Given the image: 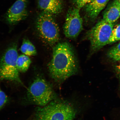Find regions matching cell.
Wrapping results in <instances>:
<instances>
[{
    "instance_id": "5b68a950",
    "label": "cell",
    "mask_w": 120,
    "mask_h": 120,
    "mask_svg": "<svg viewBox=\"0 0 120 120\" xmlns=\"http://www.w3.org/2000/svg\"><path fill=\"white\" fill-rule=\"evenodd\" d=\"M18 56L17 45L13 43L6 50L0 60V79L22 83L16 65Z\"/></svg>"
},
{
    "instance_id": "5bb4252c",
    "label": "cell",
    "mask_w": 120,
    "mask_h": 120,
    "mask_svg": "<svg viewBox=\"0 0 120 120\" xmlns=\"http://www.w3.org/2000/svg\"><path fill=\"white\" fill-rule=\"evenodd\" d=\"M107 55L109 58L114 61H120V43L110 49Z\"/></svg>"
},
{
    "instance_id": "30bf717a",
    "label": "cell",
    "mask_w": 120,
    "mask_h": 120,
    "mask_svg": "<svg viewBox=\"0 0 120 120\" xmlns=\"http://www.w3.org/2000/svg\"><path fill=\"white\" fill-rule=\"evenodd\" d=\"M38 8L42 11L53 15L59 14L63 8V0H38Z\"/></svg>"
},
{
    "instance_id": "6da1fadb",
    "label": "cell",
    "mask_w": 120,
    "mask_h": 120,
    "mask_svg": "<svg viewBox=\"0 0 120 120\" xmlns=\"http://www.w3.org/2000/svg\"><path fill=\"white\" fill-rule=\"evenodd\" d=\"M78 67L75 55L69 43H58L53 46L52 59L48 64L52 79L57 81L65 80L76 74Z\"/></svg>"
},
{
    "instance_id": "ac0fdd59",
    "label": "cell",
    "mask_w": 120,
    "mask_h": 120,
    "mask_svg": "<svg viewBox=\"0 0 120 120\" xmlns=\"http://www.w3.org/2000/svg\"><path fill=\"white\" fill-rule=\"evenodd\" d=\"M117 68L118 75H119V80L120 81V65H119V66H118L117 67Z\"/></svg>"
},
{
    "instance_id": "e0dca14e",
    "label": "cell",
    "mask_w": 120,
    "mask_h": 120,
    "mask_svg": "<svg viewBox=\"0 0 120 120\" xmlns=\"http://www.w3.org/2000/svg\"><path fill=\"white\" fill-rule=\"evenodd\" d=\"M8 100V97L0 86V110L7 104Z\"/></svg>"
},
{
    "instance_id": "d6986e66",
    "label": "cell",
    "mask_w": 120,
    "mask_h": 120,
    "mask_svg": "<svg viewBox=\"0 0 120 120\" xmlns=\"http://www.w3.org/2000/svg\"><path fill=\"white\" fill-rule=\"evenodd\" d=\"M118 1H119V2L120 4V0H118Z\"/></svg>"
},
{
    "instance_id": "52a82bcc",
    "label": "cell",
    "mask_w": 120,
    "mask_h": 120,
    "mask_svg": "<svg viewBox=\"0 0 120 120\" xmlns=\"http://www.w3.org/2000/svg\"><path fill=\"white\" fill-rule=\"evenodd\" d=\"M79 10L73 7L70 9L67 13L63 30L65 36L69 39L77 38L83 29V20Z\"/></svg>"
},
{
    "instance_id": "2e32d148",
    "label": "cell",
    "mask_w": 120,
    "mask_h": 120,
    "mask_svg": "<svg viewBox=\"0 0 120 120\" xmlns=\"http://www.w3.org/2000/svg\"><path fill=\"white\" fill-rule=\"evenodd\" d=\"M92 1V0H72V3L75 7L80 10Z\"/></svg>"
},
{
    "instance_id": "ba28073f",
    "label": "cell",
    "mask_w": 120,
    "mask_h": 120,
    "mask_svg": "<svg viewBox=\"0 0 120 120\" xmlns=\"http://www.w3.org/2000/svg\"><path fill=\"white\" fill-rule=\"evenodd\" d=\"M28 0H16L6 14L7 22L14 25L26 19L28 15Z\"/></svg>"
},
{
    "instance_id": "8992f818",
    "label": "cell",
    "mask_w": 120,
    "mask_h": 120,
    "mask_svg": "<svg viewBox=\"0 0 120 120\" xmlns=\"http://www.w3.org/2000/svg\"><path fill=\"white\" fill-rule=\"evenodd\" d=\"M113 23L102 19L86 33V37L91 45V53L109 44L113 29Z\"/></svg>"
},
{
    "instance_id": "ffe728a7",
    "label": "cell",
    "mask_w": 120,
    "mask_h": 120,
    "mask_svg": "<svg viewBox=\"0 0 120 120\" xmlns=\"http://www.w3.org/2000/svg\"></svg>"
},
{
    "instance_id": "277c9868",
    "label": "cell",
    "mask_w": 120,
    "mask_h": 120,
    "mask_svg": "<svg viewBox=\"0 0 120 120\" xmlns=\"http://www.w3.org/2000/svg\"><path fill=\"white\" fill-rule=\"evenodd\" d=\"M36 29L43 41L50 46H54L60 39V30L53 15L42 11L36 21Z\"/></svg>"
},
{
    "instance_id": "7c38bea8",
    "label": "cell",
    "mask_w": 120,
    "mask_h": 120,
    "mask_svg": "<svg viewBox=\"0 0 120 120\" xmlns=\"http://www.w3.org/2000/svg\"><path fill=\"white\" fill-rule=\"evenodd\" d=\"M31 63V60L28 56L21 55L18 57L16 65L19 72L24 73L27 71Z\"/></svg>"
},
{
    "instance_id": "4fadbf2b",
    "label": "cell",
    "mask_w": 120,
    "mask_h": 120,
    "mask_svg": "<svg viewBox=\"0 0 120 120\" xmlns=\"http://www.w3.org/2000/svg\"><path fill=\"white\" fill-rule=\"evenodd\" d=\"M20 49L23 54L28 56H35L37 54L35 46L27 39H23Z\"/></svg>"
},
{
    "instance_id": "7a4b0ae2",
    "label": "cell",
    "mask_w": 120,
    "mask_h": 120,
    "mask_svg": "<svg viewBox=\"0 0 120 120\" xmlns=\"http://www.w3.org/2000/svg\"><path fill=\"white\" fill-rule=\"evenodd\" d=\"M76 115L75 109L69 103L53 100L38 108L35 120H73Z\"/></svg>"
},
{
    "instance_id": "8fae6325",
    "label": "cell",
    "mask_w": 120,
    "mask_h": 120,
    "mask_svg": "<svg viewBox=\"0 0 120 120\" xmlns=\"http://www.w3.org/2000/svg\"><path fill=\"white\" fill-rule=\"evenodd\" d=\"M120 17V4L118 0H113L108 6L103 15V20L113 23Z\"/></svg>"
},
{
    "instance_id": "3957f363",
    "label": "cell",
    "mask_w": 120,
    "mask_h": 120,
    "mask_svg": "<svg viewBox=\"0 0 120 120\" xmlns=\"http://www.w3.org/2000/svg\"><path fill=\"white\" fill-rule=\"evenodd\" d=\"M55 94L49 82L41 76H38L30 85L27 97L31 103L41 107L45 106L56 98Z\"/></svg>"
},
{
    "instance_id": "9c48e42d",
    "label": "cell",
    "mask_w": 120,
    "mask_h": 120,
    "mask_svg": "<svg viewBox=\"0 0 120 120\" xmlns=\"http://www.w3.org/2000/svg\"><path fill=\"white\" fill-rule=\"evenodd\" d=\"M109 0H92L84 7L88 19L93 21L105 7Z\"/></svg>"
},
{
    "instance_id": "9a60e30c",
    "label": "cell",
    "mask_w": 120,
    "mask_h": 120,
    "mask_svg": "<svg viewBox=\"0 0 120 120\" xmlns=\"http://www.w3.org/2000/svg\"><path fill=\"white\" fill-rule=\"evenodd\" d=\"M120 40V24L113 28L109 43H113Z\"/></svg>"
}]
</instances>
